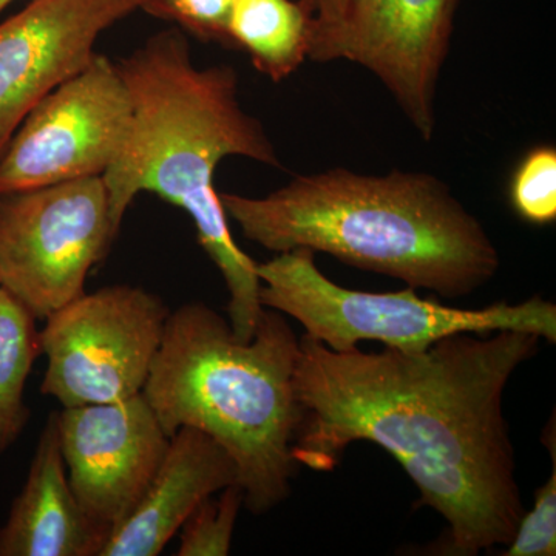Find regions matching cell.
<instances>
[{"label": "cell", "instance_id": "cell-1", "mask_svg": "<svg viewBox=\"0 0 556 556\" xmlns=\"http://www.w3.org/2000/svg\"><path fill=\"white\" fill-rule=\"evenodd\" d=\"M540 336L457 332L419 353L332 351L299 339L295 463L331 471L353 442L379 445L448 526L441 555L507 546L525 515L504 393Z\"/></svg>", "mask_w": 556, "mask_h": 556}, {"label": "cell", "instance_id": "cell-2", "mask_svg": "<svg viewBox=\"0 0 556 556\" xmlns=\"http://www.w3.org/2000/svg\"><path fill=\"white\" fill-rule=\"evenodd\" d=\"M118 67L129 87L134 119L126 148L102 177L113 232L118 236L127 208L142 192L188 212L201 247L225 278L233 336L247 342L265 309L262 283L257 262L230 233L215 170L229 156L280 169L276 146L241 105L236 70L197 67L179 28L152 36Z\"/></svg>", "mask_w": 556, "mask_h": 556}, {"label": "cell", "instance_id": "cell-3", "mask_svg": "<svg viewBox=\"0 0 556 556\" xmlns=\"http://www.w3.org/2000/svg\"><path fill=\"white\" fill-rule=\"evenodd\" d=\"M219 200L243 236L270 252L309 249L445 299L473 294L501 266L484 225L427 172L332 167L295 175L265 197Z\"/></svg>", "mask_w": 556, "mask_h": 556}, {"label": "cell", "instance_id": "cell-4", "mask_svg": "<svg viewBox=\"0 0 556 556\" xmlns=\"http://www.w3.org/2000/svg\"><path fill=\"white\" fill-rule=\"evenodd\" d=\"M298 357L299 338L278 311L263 309L244 342L214 309L186 303L167 318L142 390L167 437L193 427L225 447L254 515L283 503L298 473Z\"/></svg>", "mask_w": 556, "mask_h": 556}, {"label": "cell", "instance_id": "cell-5", "mask_svg": "<svg viewBox=\"0 0 556 556\" xmlns=\"http://www.w3.org/2000/svg\"><path fill=\"white\" fill-rule=\"evenodd\" d=\"M260 303L295 318L305 334L332 351H348L364 340L419 353L457 332L492 334L525 331L556 342V305L533 295L510 305L497 302L481 309L453 308L417 295L415 288L399 292H367L340 287L316 263V254L300 248L257 263Z\"/></svg>", "mask_w": 556, "mask_h": 556}, {"label": "cell", "instance_id": "cell-6", "mask_svg": "<svg viewBox=\"0 0 556 556\" xmlns=\"http://www.w3.org/2000/svg\"><path fill=\"white\" fill-rule=\"evenodd\" d=\"M116 233L104 178L0 193V288L38 320L86 292Z\"/></svg>", "mask_w": 556, "mask_h": 556}, {"label": "cell", "instance_id": "cell-7", "mask_svg": "<svg viewBox=\"0 0 556 556\" xmlns=\"http://www.w3.org/2000/svg\"><path fill=\"white\" fill-rule=\"evenodd\" d=\"M170 311L144 288L84 292L46 318L40 393L65 407L115 404L144 390Z\"/></svg>", "mask_w": 556, "mask_h": 556}, {"label": "cell", "instance_id": "cell-8", "mask_svg": "<svg viewBox=\"0 0 556 556\" xmlns=\"http://www.w3.org/2000/svg\"><path fill=\"white\" fill-rule=\"evenodd\" d=\"M134 105L118 64L97 53L27 113L0 152V193L104 177L126 148Z\"/></svg>", "mask_w": 556, "mask_h": 556}, {"label": "cell", "instance_id": "cell-9", "mask_svg": "<svg viewBox=\"0 0 556 556\" xmlns=\"http://www.w3.org/2000/svg\"><path fill=\"white\" fill-rule=\"evenodd\" d=\"M459 0H350L342 16L313 28L309 61L368 70L424 141L437 129L438 84Z\"/></svg>", "mask_w": 556, "mask_h": 556}, {"label": "cell", "instance_id": "cell-10", "mask_svg": "<svg viewBox=\"0 0 556 556\" xmlns=\"http://www.w3.org/2000/svg\"><path fill=\"white\" fill-rule=\"evenodd\" d=\"M56 416L70 486L108 543L144 496L170 438L142 393L115 404L65 407Z\"/></svg>", "mask_w": 556, "mask_h": 556}, {"label": "cell", "instance_id": "cell-11", "mask_svg": "<svg viewBox=\"0 0 556 556\" xmlns=\"http://www.w3.org/2000/svg\"><path fill=\"white\" fill-rule=\"evenodd\" d=\"M139 0H31L0 22V152L43 97L97 56L105 30Z\"/></svg>", "mask_w": 556, "mask_h": 556}, {"label": "cell", "instance_id": "cell-12", "mask_svg": "<svg viewBox=\"0 0 556 556\" xmlns=\"http://www.w3.org/2000/svg\"><path fill=\"white\" fill-rule=\"evenodd\" d=\"M239 484L232 456L204 431L181 427L134 514L100 556H156L206 497Z\"/></svg>", "mask_w": 556, "mask_h": 556}, {"label": "cell", "instance_id": "cell-13", "mask_svg": "<svg viewBox=\"0 0 556 556\" xmlns=\"http://www.w3.org/2000/svg\"><path fill=\"white\" fill-rule=\"evenodd\" d=\"M104 543L70 486L58 416L51 413L27 481L0 527V556H100Z\"/></svg>", "mask_w": 556, "mask_h": 556}, {"label": "cell", "instance_id": "cell-14", "mask_svg": "<svg viewBox=\"0 0 556 556\" xmlns=\"http://www.w3.org/2000/svg\"><path fill=\"white\" fill-rule=\"evenodd\" d=\"M313 17L299 0H233L230 46L247 51L262 75L281 83L309 56Z\"/></svg>", "mask_w": 556, "mask_h": 556}, {"label": "cell", "instance_id": "cell-15", "mask_svg": "<svg viewBox=\"0 0 556 556\" xmlns=\"http://www.w3.org/2000/svg\"><path fill=\"white\" fill-rule=\"evenodd\" d=\"M36 320L20 300L0 288V455L20 439L30 419L25 383L42 354Z\"/></svg>", "mask_w": 556, "mask_h": 556}, {"label": "cell", "instance_id": "cell-16", "mask_svg": "<svg viewBox=\"0 0 556 556\" xmlns=\"http://www.w3.org/2000/svg\"><path fill=\"white\" fill-rule=\"evenodd\" d=\"M214 496L206 497L179 529L178 556L229 555L244 493L233 484Z\"/></svg>", "mask_w": 556, "mask_h": 556}, {"label": "cell", "instance_id": "cell-17", "mask_svg": "<svg viewBox=\"0 0 556 556\" xmlns=\"http://www.w3.org/2000/svg\"><path fill=\"white\" fill-rule=\"evenodd\" d=\"M511 207L530 225H551L556 219V149L538 146L519 161L508 188Z\"/></svg>", "mask_w": 556, "mask_h": 556}, {"label": "cell", "instance_id": "cell-18", "mask_svg": "<svg viewBox=\"0 0 556 556\" xmlns=\"http://www.w3.org/2000/svg\"><path fill=\"white\" fill-rule=\"evenodd\" d=\"M543 444L552 456V475L535 493L529 514L522 515L503 556L556 555V426L555 415L544 428Z\"/></svg>", "mask_w": 556, "mask_h": 556}, {"label": "cell", "instance_id": "cell-19", "mask_svg": "<svg viewBox=\"0 0 556 556\" xmlns=\"http://www.w3.org/2000/svg\"><path fill=\"white\" fill-rule=\"evenodd\" d=\"M233 0H139V10L172 22L201 42L230 46L228 22Z\"/></svg>", "mask_w": 556, "mask_h": 556}, {"label": "cell", "instance_id": "cell-20", "mask_svg": "<svg viewBox=\"0 0 556 556\" xmlns=\"http://www.w3.org/2000/svg\"><path fill=\"white\" fill-rule=\"evenodd\" d=\"M313 17V28L327 27L342 16L350 0H299Z\"/></svg>", "mask_w": 556, "mask_h": 556}, {"label": "cell", "instance_id": "cell-21", "mask_svg": "<svg viewBox=\"0 0 556 556\" xmlns=\"http://www.w3.org/2000/svg\"><path fill=\"white\" fill-rule=\"evenodd\" d=\"M13 2H16V0H0V14H2L3 11L9 9L11 3H13Z\"/></svg>", "mask_w": 556, "mask_h": 556}]
</instances>
